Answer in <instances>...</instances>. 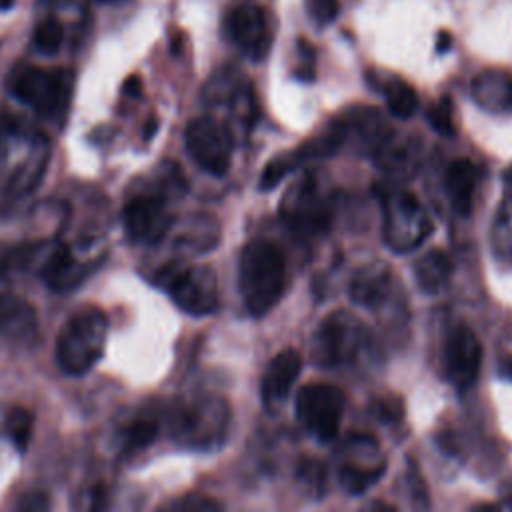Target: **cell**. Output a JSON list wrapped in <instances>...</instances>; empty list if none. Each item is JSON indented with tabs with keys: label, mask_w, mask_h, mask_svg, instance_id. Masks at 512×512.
Returning a JSON list of instances; mask_svg holds the SVG:
<instances>
[{
	"label": "cell",
	"mask_w": 512,
	"mask_h": 512,
	"mask_svg": "<svg viewBox=\"0 0 512 512\" xmlns=\"http://www.w3.org/2000/svg\"><path fill=\"white\" fill-rule=\"evenodd\" d=\"M16 0H0V10H10Z\"/></svg>",
	"instance_id": "obj_39"
},
{
	"label": "cell",
	"mask_w": 512,
	"mask_h": 512,
	"mask_svg": "<svg viewBox=\"0 0 512 512\" xmlns=\"http://www.w3.org/2000/svg\"><path fill=\"white\" fill-rule=\"evenodd\" d=\"M452 276V260L442 250H430L414 264V278L420 290L428 294L440 292Z\"/></svg>",
	"instance_id": "obj_22"
},
{
	"label": "cell",
	"mask_w": 512,
	"mask_h": 512,
	"mask_svg": "<svg viewBox=\"0 0 512 512\" xmlns=\"http://www.w3.org/2000/svg\"><path fill=\"white\" fill-rule=\"evenodd\" d=\"M38 332L34 306L12 292H0V336L12 344H28Z\"/></svg>",
	"instance_id": "obj_15"
},
{
	"label": "cell",
	"mask_w": 512,
	"mask_h": 512,
	"mask_svg": "<svg viewBox=\"0 0 512 512\" xmlns=\"http://www.w3.org/2000/svg\"><path fill=\"white\" fill-rule=\"evenodd\" d=\"M444 188H446L452 208L460 216H468L474 206L476 166L466 158L454 160L444 174Z\"/></svg>",
	"instance_id": "obj_19"
},
{
	"label": "cell",
	"mask_w": 512,
	"mask_h": 512,
	"mask_svg": "<svg viewBox=\"0 0 512 512\" xmlns=\"http://www.w3.org/2000/svg\"><path fill=\"white\" fill-rule=\"evenodd\" d=\"M156 512H224V506L206 494H182L166 500Z\"/></svg>",
	"instance_id": "obj_27"
},
{
	"label": "cell",
	"mask_w": 512,
	"mask_h": 512,
	"mask_svg": "<svg viewBox=\"0 0 512 512\" xmlns=\"http://www.w3.org/2000/svg\"><path fill=\"white\" fill-rule=\"evenodd\" d=\"M108 320L98 308L78 310L62 326L56 340V362L68 376L86 374L104 354Z\"/></svg>",
	"instance_id": "obj_3"
},
{
	"label": "cell",
	"mask_w": 512,
	"mask_h": 512,
	"mask_svg": "<svg viewBox=\"0 0 512 512\" xmlns=\"http://www.w3.org/2000/svg\"><path fill=\"white\" fill-rule=\"evenodd\" d=\"M100 2H118V0H100Z\"/></svg>",
	"instance_id": "obj_41"
},
{
	"label": "cell",
	"mask_w": 512,
	"mask_h": 512,
	"mask_svg": "<svg viewBox=\"0 0 512 512\" xmlns=\"http://www.w3.org/2000/svg\"><path fill=\"white\" fill-rule=\"evenodd\" d=\"M308 16L318 24H330L340 10L338 0H304Z\"/></svg>",
	"instance_id": "obj_33"
},
{
	"label": "cell",
	"mask_w": 512,
	"mask_h": 512,
	"mask_svg": "<svg viewBox=\"0 0 512 512\" xmlns=\"http://www.w3.org/2000/svg\"><path fill=\"white\" fill-rule=\"evenodd\" d=\"M374 450H378L376 442H372L364 452L370 454ZM366 454H362L360 460H358V456H352L346 462H342L340 468H338L340 484L350 494L366 492L372 484L378 482V478L384 472V460L382 458L376 460V454H372V456H366Z\"/></svg>",
	"instance_id": "obj_18"
},
{
	"label": "cell",
	"mask_w": 512,
	"mask_h": 512,
	"mask_svg": "<svg viewBox=\"0 0 512 512\" xmlns=\"http://www.w3.org/2000/svg\"><path fill=\"white\" fill-rule=\"evenodd\" d=\"M472 512H500V506H496L492 502H484V504H478Z\"/></svg>",
	"instance_id": "obj_37"
},
{
	"label": "cell",
	"mask_w": 512,
	"mask_h": 512,
	"mask_svg": "<svg viewBox=\"0 0 512 512\" xmlns=\"http://www.w3.org/2000/svg\"><path fill=\"white\" fill-rule=\"evenodd\" d=\"M122 220L126 234L132 240L144 244L158 242L174 224V218L166 208V202L154 194L132 198L124 206Z\"/></svg>",
	"instance_id": "obj_12"
},
{
	"label": "cell",
	"mask_w": 512,
	"mask_h": 512,
	"mask_svg": "<svg viewBox=\"0 0 512 512\" xmlns=\"http://www.w3.org/2000/svg\"><path fill=\"white\" fill-rule=\"evenodd\" d=\"M492 248L500 258H512V200L504 198L492 226Z\"/></svg>",
	"instance_id": "obj_26"
},
{
	"label": "cell",
	"mask_w": 512,
	"mask_h": 512,
	"mask_svg": "<svg viewBox=\"0 0 512 512\" xmlns=\"http://www.w3.org/2000/svg\"><path fill=\"white\" fill-rule=\"evenodd\" d=\"M88 272H90V266L76 260L66 246L52 248L44 264L40 266V276L56 292H66L76 288L88 276Z\"/></svg>",
	"instance_id": "obj_17"
},
{
	"label": "cell",
	"mask_w": 512,
	"mask_h": 512,
	"mask_svg": "<svg viewBox=\"0 0 512 512\" xmlns=\"http://www.w3.org/2000/svg\"><path fill=\"white\" fill-rule=\"evenodd\" d=\"M230 406L218 394L176 400L166 412L170 438L188 450H216L228 436Z\"/></svg>",
	"instance_id": "obj_1"
},
{
	"label": "cell",
	"mask_w": 512,
	"mask_h": 512,
	"mask_svg": "<svg viewBox=\"0 0 512 512\" xmlns=\"http://www.w3.org/2000/svg\"><path fill=\"white\" fill-rule=\"evenodd\" d=\"M124 94L128 96H140L142 94V80L140 76H128V80L124 82Z\"/></svg>",
	"instance_id": "obj_34"
},
{
	"label": "cell",
	"mask_w": 512,
	"mask_h": 512,
	"mask_svg": "<svg viewBox=\"0 0 512 512\" xmlns=\"http://www.w3.org/2000/svg\"><path fill=\"white\" fill-rule=\"evenodd\" d=\"M286 264L282 252L268 240L248 242L238 260V288L246 310L264 316L282 298Z\"/></svg>",
	"instance_id": "obj_2"
},
{
	"label": "cell",
	"mask_w": 512,
	"mask_h": 512,
	"mask_svg": "<svg viewBox=\"0 0 512 512\" xmlns=\"http://www.w3.org/2000/svg\"><path fill=\"white\" fill-rule=\"evenodd\" d=\"M374 152L380 168L396 178L412 176L420 162V148L410 138L398 140L394 136H386V140Z\"/></svg>",
	"instance_id": "obj_20"
},
{
	"label": "cell",
	"mask_w": 512,
	"mask_h": 512,
	"mask_svg": "<svg viewBox=\"0 0 512 512\" xmlns=\"http://www.w3.org/2000/svg\"><path fill=\"white\" fill-rule=\"evenodd\" d=\"M156 282L190 316H208L218 308L216 272L206 264H168L158 272Z\"/></svg>",
	"instance_id": "obj_6"
},
{
	"label": "cell",
	"mask_w": 512,
	"mask_h": 512,
	"mask_svg": "<svg viewBox=\"0 0 512 512\" xmlns=\"http://www.w3.org/2000/svg\"><path fill=\"white\" fill-rule=\"evenodd\" d=\"M158 432H160L158 414L152 410H142L128 424L124 434V446L128 450H144L156 440Z\"/></svg>",
	"instance_id": "obj_23"
},
{
	"label": "cell",
	"mask_w": 512,
	"mask_h": 512,
	"mask_svg": "<svg viewBox=\"0 0 512 512\" xmlns=\"http://www.w3.org/2000/svg\"><path fill=\"white\" fill-rule=\"evenodd\" d=\"M344 394L338 386L316 382L302 386L296 394V416L302 426L322 442H330L340 432Z\"/></svg>",
	"instance_id": "obj_8"
},
{
	"label": "cell",
	"mask_w": 512,
	"mask_h": 512,
	"mask_svg": "<svg viewBox=\"0 0 512 512\" xmlns=\"http://www.w3.org/2000/svg\"><path fill=\"white\" fill-rule=\"evenodd\" d=\"M390 286H392L390 270L384 264H370L354 276L350 284V296L360 306L376 308L388 298Z\"/></svg>",
	"instance_id": "obj_21"
},
{
	"label": "cell",
	"mask_w": 512,
	"mask_h": 512,
	"mask_svg": "<svg viewBox=\"0 0 512 512\" xmlns=\"http://www.w3.org/2000/svg\"><path fill=\"white\" fill-rule=\"evenodd\" d=\"M370 346L368 328L350 312L334 310L316 328L310 352L322 368H338L356 362Z\"/></svg>",
	"instance_id": "obj_5"
},
{
	"label": "cell",
	"mask_w": 512,
	"mask_h": 512,
	"mask_svg": "<svg viewBox=\"0 0 512 512\" xmlns=\"http://www.w3.org/2000/svg\"><path fill=\"white\" fill-rule=\"evenodd\" d=\"M64 40V28L56 18L42 20L34 30V44L44 54H54L60 50Z\"/></svg>",
	"instance_id": "obj_28"
},
{
	"label": "cell",
	"mask_w": 512,
	"mask_h": 512,
	"mask_svg": "<svg viewBox=\"0 0 512 512\" xmlns=\"http://www.w3.org/2000/svg\"><path fill=\"white\" fill-rule=\"evenodd\" d=\"M502 372L512 380V356H506V358L502 360Z\"/></svg>",
	"instance_id": "obj_38"
},
{
	"label": "cell",
	"mask_w": 512,
	"mask_h": 512,
	"mask_svg": "<svg viewBox=\"0 0 512 512\" xmlns=\"http://www.w3.org/2000/svg\"><path fill=\"white\" fill-rule=\"evenodd\" d=\"M474 102L492 114H512V76L502 70H484L472 80Z\"/></svg>",
	"instance_id": "obj_16"
},
{
	"label": "cell",
	"mask_w": 512,
	"mask_h": 512,
	"mask_svg": "<svg viewBox=\"0 0 512 512\" xmlns=\"http://www.w3.org/2000/svg\"><path fill=\"white\" fill-rule=\"evenodd\" d=\"M452 104L450 98H440L438 102H434V106L428 110V120L432 124V128L440 134L452 136L454 134V120H452Z\"/></svg>",
	"instance_id": "obj_32"
},
{
	"label": "cell",
	"mask_w": 512,
	"mask_h": 512,
	"mask_svg": "<svg viewBox=\"0 0 512 512\" xmlns=\"http://www.w3.org/2000/svg\"><path fill=\"white\" fill-rule=\"evenodd\" d=\"M184 142L188 154L204 172L212 176L228 172L234 138L224 122L210 116L196 118L186 126Z\"/></svg>",
	"instance_id": "obj_9"
},
{
	"label": "cell",
	"mask_w": 512,
	"mask_h": 512,
	"mask_svg": "<svg viewBox=\"0 0 512 512\" xmlns=\"http://www.w3.org/2000/svg\"><path fill=\"white\" fill-rule=\"evenodd\" d=\"M302 370V356L294 348L278 352L266 366L262 376V402L274 408L286 400Z\"/></svg>",
	"instance_id": "obj_14"
},
{
	"label": "cell",
	"mask_w": 512,
	"mask_h": 512,
	"mask_svg": "<svg viewBox=\"0 0 512 512\" xmlns=\"http://www.w3.org/2000/svg\"><path fill=\"white\" fill-rule=\"evenodd\" d=\"M508 508H510V512H512V498L508 500Z\"/></svg>",
	"instance_id": "obj_40"
},
{
	"label": "cell",
	"mask_w": 512,
	"mask_h": 512,
	"mask_svg": "<svg viewBox=\"0 0 512 512\" xmlns=\"http://www.w3.org/2000/svg\"><path fill=\"white\" fill-rule=\"evenodd\" d=\"M482 346L474 330L466 324L450 328L442 348V368L446 380L460 392L474 386L480 374Z\"/></svg>",
	"instance_id": "obj_11"
},
{
	"label": "cell",
	"mask_w": 512,
	"mask_h": 512,
	"mask_svg": "<svg viewBox=\"0 0 512 512\" xmlns=\"http://www.w3.org/2000/svg\"><path fill=\"white\" fill-rule=\"evenodd\" d=\"M384 98H386V104H388V110L396 116V118H410L416 108H418V96L414 92V88L400 80V78H390L386 84H384Z\"/></svg>",
	"instance_id": "obj_24"
},
{
	"label": "cell",
	"mask_w": 512,
	"mask_h": 512,
	"mask_svg": "<svg viewBox=\"0 0 512 512\" xmlns=\"http://www.w3.org/2000/svg\"><path fill=\"white\" fill-rule=\"evenodd\" d=\"M34 430V416L22 406H12L4 418V432L14 448L24 452L30 444Z\"/></svg>",
	"instance_id": "obj_25"
},
{
	"label": "cell",
	"mask_w": 512,
	"mask_h": 512,
	"mask_svg": "<svg viewBox=\"0 0 512 512\" xmlns=\"http://www.w3.org/2000/svg\"><path fill=\"white\" fill-rule=\"evenodd\" d=\"M360 512H396L394 506H390L388 502H370L368 506H364Z\"/></svg>",
	"instance_id": "obj_36"
},
{
	"label": "cell",
	"mask_w": 512,
	"mask_h": 512,
	"mask_svg": "<svg viewBox=\"0 0 512 512\" xmlns=\"http://www.w3.org/2000/svg\"><path fill=\"white\" fill-rule=\"evenodd\" d=\"M432 232V222L412 192H394L384 198V238L396 252L420 246Z\"/></svg>",
	"instance_id": "obj_7"
},
{
	"label": "cell",
	"mask_w": 512,
	"mask_h": 512,
	"mask_svg": "<svg viewBox=\"0 0 512 512\" xmlns=\"http://www.w3.org/2000/svg\"><path fill=\"white\" fill-rule=\"evenodd\" d=\"M50 508H52L50 494L40 488H30L16 498L12 512H50Z\"/></svg>",
	"instance_id": "obj_30"
},
{
	"label": "cell",
	"mask_w": 512,
	"mask_h": 512,
	"mask_svg": "<svg viewBox=\"0 0 512 512\" xmlns=\"http://www.w3.org/2000/svg\"><path fill=\"white\" fill-rule=\"evenodd\" d=\"M298 478L320 494L326 486V468L316 458H302L298 464Z\"/></svg>",
	"instance_id": "obj_31"
},
{
	"label": "cell",
	"mask_w": 512,
	"mask_h": 512,
	"mask_svg": "<svg viewBox=\"0 0 512 512\" xmlns=\"http://www.w3.org/2000/svg\"><path fill=\"white\" fill-rule=\"evenodd\" d=\"M10 92L34 108L44 118H62L68 110L74 74L70 70H46L38 66H18L8 80Z\"/></svg>",
	"instance_id": "obj_4"
},
{
	"label": "cell",
	"mask_w": 512,
	"mask_h": 512,
	"mask_svg": "<svg viewBox=\"0 0 512 512\" xmlns=\"http://www.w3.org/2000/svg\"><path fill=\"white\" fill-rule=\"evenodd\" d=\"M450 46H452V36L446 32V30H442V32H438V40H436V50L440 52V54H444V52H448L450 50Z\"/></svg>",
	"instance_id": "obj_35"
},
{
	"label": "cell",
	"mask_w": 512,
	"mask_h": 512,
	"mask_svg": "<svg viewBox=\"0 0 512 512\" xmlns=\"http://www.w3.org/2000/svg\"><path fill=\"white\" fill-rule=\"evenodd\" d=\"M230 32L236 46L252 60L266 58L272 44L268 14L258 4H242L230 16Z\"/></svg>",
	"instance_id": "obj_13"
},
{
	"label": "cell",
	"mask_w": 512,
	"mask_h": 512,
	"mask_svg": "<svg viewBox=\"0 0 512 512\" xmlns=\"http://www.w3.org/2000/svg\"><path fill=\"white\" fill-rule=\"evenodd\" d=\"M298 162V158H296V154L292 156V158H274V160H270L266 166H264V170H262V176H260V188L262 190H272L274 186H278L282 180H284V176L294 168V164Z\"/></svg>",
	"instance_id": "obj_29"
},
{
	"label": "cell",
	"mask_w": 512,
	"mask_h": 512,
	"mask_svg": "<svg viewBox=\"0 0 512 512\" xmlns=\"http://www.w3.org/2000/svg\"><path fill=\"white\" fill-rule=\"evenodd\" d=\"M280 216L294 234L312 236L328 226V200L312 176L300 178L290 186L280 202Z\"/></svg>",
	"instance_id": "obj_10"
}]
</instances>
